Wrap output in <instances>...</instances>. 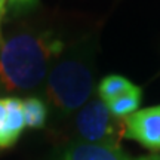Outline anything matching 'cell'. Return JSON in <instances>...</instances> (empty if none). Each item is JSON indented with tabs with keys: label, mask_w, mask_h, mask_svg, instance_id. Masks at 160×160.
<instances>
[{
	"label": "cell",
	"mask_w": 160,
	"mask_h": 160,
	"mask_svg": "<svg viewBox=\"0 0 160 160\" xmlns=\"http://www.w3.org/2000/svg\"><path fill=\"white\" fill-rule=\"evenodd\" d=\"M65 43L51 30L21 27L0 36V93L40 89Z\"/></svg>",
	"instance_id": "6da1fadb"
},
{
	"label": "cell",
	"mask_w": 160,
	"mask_h": 160,
	"mask_svg": "<svg viewBox=\"0 0 160 160\" xmlns=\"http://www.w3.org/2000/svg\"><path fill=\"white\" fill-rule=\"evenodd\" d=\"M42 88L46 105L55 117L67 119L74 116L92 98L95 88L91 45L76 43L62 52L51 67Z\"/></svg>",
	"instance_id": "7a4b0ae2"
},
{
	"label": "cell",
	"mask_w": 160,
	"mask_h": 160,
	"mask_svg": "<svg viewBox=\"0 0 160 160\" xmlns=\"http://www.w3.org/2000/svg\"><path fill=\"white\" fill-rule=\"evenodd\" d=\"M74 141L93 144L119 142L123 137V120L116 119L101 98H91L73 116Z\"/></svg>",
	"instance_id": "3957f363"
},
{
	"label": "cell",
	"mask_w": 160,
	"mask_h": 160,
	"mask_svg": "<svg viewBox=\"0 0 160 160\" xmlns=\"http://www.w3.org/2000/svg\"><path fill=\"white\" fill-rule=\"evenodd\" d=\"M123 137L144 148L160 151V105L138 110L123 120Z\"/></svg>",
	"instance_id": "277c9868"
},
{
	"label": "cell",
	"mask_w": 160,
	"mask_h": 160,
	"mask_svg": "<svg viewBox=\"0 0 160 160\" xmlns=\"http://www.w3.org/2000/svg\"><path fill=\"white\" fill-rule=\"evenodd\" d=\"M59 160H133L119 142L93 144L71 141L62 150Z\"/></svg>",
	"instance_id": "5b68a950"
},
{
	"label": "cell",
	"mask_w": 160,
	"mask_h": 160,
	"mask_svg": "<svg viewBox=\"0 0 160 160\" xmlns=\"http://www.w3.org/2000/svg\"><path fill=\"white\" fill-rule=\"evenodd\" d=\"M25 129L22 99L18 97L0 98V148L11 147Z\"/></svg>",
	"instance_id": "8992f818"
},
{
	"label": "cell",
	"mask_w": 160,
	"mask_h": 160,
	"mask_svg": "<svg viewBox=\"0 0 160 160\" xmlns=\"http://www.w3.org/2000/svg\"><path fill=\"white\" fill-rule=\"evenodd\" d=\"M141 99H142V91H141V88L139 86H133L131 91L125 92L123 95H120L116 99L107 102V107H108L111 114L114 116L116 119L125 120L126 117H129L131 114L138 111Z\"/></svg>",
	"instance_id": "52a82bcc"
},
{
	"label": "cell",
	"mask_w": 160,
	"mask_h": 160,
	"mask_svg": "<svg viewBox=\"0 0 160 160\" xmlns=\"http://www.w3.org/2000/svg\"><path fill=\"white\" fill-rule=\"evenodd\" d=\"M24 119H25V128L31 129H42L46 125L49 108L45 101L39 97H28L22 99Z\"/></svg>",
	"instance_id": "ba28073f"
},
{
	"label": "cell",
	"mask_w": 160,
	"mask_h": 160,
	"mask_svg": "<svg viewBox=\"0 0 160 160\" xmlns=\"http://www.w3.org/2000/svg\"><path fill=\"white\" fill-rule=\"evenodd\" d=\"M133 83L119 74H110L101 80V83L98 86V95L107 104L110 101L116 99L117 97L123 95L125 92L131 91L133 88Z\"/></svg>",
	"instance_id": "9c48e42d"
},
{
	"label": "cell",
	"mask_w": 160,
	"mask_h": 160,
	"mask_svg": "<svg viewBox=\"0 0 160 160\" xmlns=\"http://www.w3.org/2000/svg\"><path fill=\"white\" fill-rule=\"evenodd\" d=\"M6 2H11L12 5L17 6H27V5H33L36 0H6Z\"/></svg>",
	"instance_id": "30bf717a"
},
{
	"label": "cell",
	"mask_w": 160,
	"mask_h": 160,
	"mask_svg": "<svg viewBox=\"0 0 160 160\" xmlns=\"http://www.w3.org/2000/svg\"><path fill=\"white\" fill-rule=\"evenodd\" d=\"M133 160H160V153H154V154H148V156H142V157H138Z\"/></svg>",
	"instance_id": "8fae6325"
},
{
	"label": "cell",
	"mask_w": 160,
	"mask_h": 160,
	"mask_svg": "<svg viewBox=\"0 0 160 160\" xmlns=\"http://www.w3.org/2000/svg\"><path fill=\"white\" fill-rule=\"evenodd\" d=\"M5 6H6V0H0V13L5 12Z\"/></svg>",
	"instance_id": "7c38bea8"
},
{
	"label": "cell",
	"mask_w": 160,
	"mask_h": 160,
	"mask_svg": "<svg viewBox=\"0 0 160 160\" xmlns=\"http://www.w3.org/2000/svg\"><path fill=\"white\" fill-rule=\"evenodd\" d=\"M2 17H3V13H0V19H2Z\"/></svg>",
	"instance_id": "4fadbf2b"
}]
</instances>
